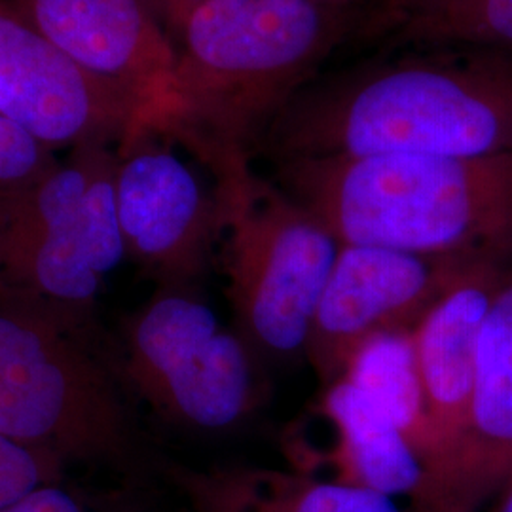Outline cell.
<instances>
[{
    "label": "cell",
    "mask_w": 512,
    "mask_h": 512,
    "mask_svg": "<svg viewBox=\"0 0 512 512\" xmlns=\"http://www.w3.org/2000/svg\"><path fill=\"white\" fill-rule=\"evenodd\" d=\"M511 264L499 258L469 260L410 332L433 435L429 490L421 512L431 511L440 480L463 435L480 332Z\"/></svg>",
    "instance_id": "12"
},
{
    "label": "cell",
    "mask_w": 512,
    "mask_h": 512,
    "mask_svg": "<svg viewBox=\"0 0 512 512\" xmlns=\"http://www.w3.org/2000/svg\"><path fill=\"white\" fill-rule=\"evenodd\" d=\"M12 2L84 73L128 97L141 135L167 137L177 112L179 52L147 0Z\"/></svg>",
    "instance_id": "11"
},
{
    "label": "cell",
    "mask_w": 512,
    "mask_h": 512,
    "mask_svg": "<svg viewBox=\"0 0 512 512\" xmlns=\"http://www.w3.org/2000/svg\"><path fill=\"white\" fill-rule=\"evenodd\" d=\"M323 389L317 412L329 423L332 439L313 463H329L334 480L393 501L408 499L421 512L429 490L427 467L384 406L348 378Z\"/></svg>",
    "instance_id": "14"
},
{
    "label": "cell",
    "mask_w": 512,
    "mask_h": 512,
    "mask_svg": "<svg viewBox=\"0 0 512 512\" xmlns=\"http://www.w3.org/2000/svg\"><path fill=\"white\" fill-rule=\"evenodd\" d=\"M274 169L275 183L340 243L512 262V150L302 158Z\"/></svg>",
    "instance_id": "3"
},
{
    "label": "cell",
    "mask_w": 512,
    "mask_h": 512,
    "mask_svg": "<svg viewBox=\"0 0 512 512\" xmlns=\"http://www.w3.org/2000/svg\"><path fill=\"white\" fill-rule=\"evenodd\" d=\"M109 346L129 397L177 427L230 431L262 403L264 361L196 289H158Z\"/></svg>",
    "instance_id": "7"
},
{
    "label": "cell",
    "mask_w": 512,
    "mask_h": 512,
    "mask_svg": "<svg viewBox=\"0 0 512 512\" xmlns=\"http://www.w3.org/2000/svg\"><path fill=\"white\" fill-rule=\"evenodd\" d=\"M410 48H482L512 52V0H427L378 44Z\"/></svg>",
    "instance_id": "17"
},
{
    "label": "cell",
    "mask_w": 512,
    "mask_h": 512,
    "mask_svg": "<svg viewBox=\"0 0 512 512\" xmlns=\"http://www.w3.org/2000/svg\"><path fill=\"white\" fill-rule=\"evenodd\" d=\"M0 114L54 152L141 135L128 97L84 73L12 0H0Z\"/></svg>",
    "instance_id": "10"
},
{
    "label": "cell",
    "mask_w": 512,
    "mask_h": 512,
    "mask_svg": "<svg viewBox=\"0 0 512 512\" xmlns=\"http://www.w3.org/2000/svg\"><path fill=\"white\" fill-rule=\"evenodd\" d=\"M222 209L220 266L234 327L262 361L304 357L340 241L251 158L211 171Z\"/></svg>",
    "instance_id": "6"
},
{
    "label": "cell",
    "mask_w": 512,
    "mask_h": 512,
    "mask_svg": "<svg viewBox=\"0 0 512 512\" xmlns=\"http://www.w3.org/2000/svg\"><path fill=\"white\" fill-rule=\"evenodd\" d=\"M116 148L88 145L0 192V304L97 327L101 287L126 258L114 202Z\"/></svg>",
    "instance_id": "4"
},
{
    "label": "cell",
    "mask_w": 512,
    "mask_h": 512,
    "mask_svg": "<svg viewBox=\"0 0 512 512\" xmlns=\"http://www.w3.org/2000/svg\"><path fill=\"white\" fill-rule=\"evenodd\" d=\"M181 152L156 135L116 148L114 202L124 253L158 289H196L222 234L217 184Z\"/></svg>",
    "instance_id": "8"
},
{
    "label": "cell",
    "mask_w": 512,
    "mask_h": 512,
    "mask_svg": "<svg viewBox=\"0 0 512 512\" xmlns=\"http://www.w3.org/2000/svg\"><path fill=\"white\" fill-rule=\"evenodd\" d=\"M494 512H512V476L495 495Z\"/></svg>",
    "instance_id": "22"
},
{
    "label": "cell",
    "mask_w": 512,
    "mask_h": 512,
    "mask_svg": "<svg viewBox=\"0 0 512 512\" xmlns=\"http://www.w3.org/2000/svg\"><path fill=\"white\" fill-rule=\"evenodd\" d=\"M427 0H359L353 42L378 44L410 12Z\"/></svg>",
    "instance_id": "20"
},
{
    "label": "cell",
    "mask_w": 512,
    "mask_h": 512,
    "mask_svg": "<svg viewBox=\"0 0 512 512\" xmlns=\"http://www.w3.org/2000/svg\"><path fill=\"white\" fill-rule=\"evenodd\" d=\"M313 2H319V4H327V6H342V8H355V10H357V4H359V0H313Z\"/></svg>",
    "instance_id": "23"
},
{
    "label": "cell",
    "mask_w": 512,
    "mask_h": 512,
    "mask_svg": "<svg viewBox=\"0 0 512 512\" xmlns=\"http://www.w3.org/2000/svg\"><path fill=\"white\" fill-rule=\"evenodd\" d=\"M410 332L412 330H399L370 338L355 351L342 378L363 387L384 406L385 412L418 450L429 476L433 435Z\"/></svg>",
    "instance_id": "16"
},
{
    "label": "cell",
    "mask_w": 512,
    "mask_h": 512,
    "mask_svg": "<svg viewBox=\"0 0 512 512\" xmlns=\"http://www.w3.org/2000/svg\"><path fill=\"white\" fill-rule=\"evenodd\" d=\"M512 476V264L486 315L465 429L429 512H480Z\"/></svg>",
    "instance_id": "13"
},
{
    "label": "cell",
    "mask_w": 512,
    "mask_h": 512,
    "mask_svg": "<svg viewBox=\"0 0 512 512\" xmlns=\"http://www.w3.org/2000/svg\"><path fill=\"white\" fill-rule=\"evenodd\" d=\"M0 437L63 465L131 463L137 425L97 327L0 304Z\"/></svg>",
    "instance_id": "5"
},
{
    "label": "cell",
    "mask_w": 512,
    "mask_h": 512,
    "mask_svg": "<svg viewBox=\"0 0 512 512\" xmlns=\"http://www.w3.org/2000/svg\"><path fill=\"white\" fill-rule=\"evenodd\" d=\"M55 162L54 150L0 114V192L31 183Z\"/></svg>",
    "instance_id": "18"
},
{
    "label": "cell",
    "mask_w": 512,
    "mask_h": 512,
    "mask_svg": "<svg viewBox=\"0 0 512 512\" xmlns=\"http://www.w3.org/2000/svg\"><path fill=\"white\" fill-rule=\"evenodd\" d=\"M0 512H118L92 503L61 482L42 484L16 501L2 505Z\"/></svg>",
    "instance_id": "21"
},
{
    "label": "cell",
    "mask_w": 512,
    "mask_h": 512,
    "mask_svg": "<svg viewBox=\"0 0 512 512\" xmlns=\"http://www.w3.org/2000/svg\"><path fill=\"white\" fill-rule=\"evenodd\" d=\"M473 258L484 256L439 258L340 243L304 349L321 385L342 378L370 338L414 329Z\"/></svg>",
    "instance_id": "9"
},
{
    "label": "cell",
    "mask_w": 512,
    "mask_h": 512,
    "mask_svg": "<svg viewBox=\"0 0 512 512\" xmlns=\"http://www.w3.org/2000/svg\"><path fill=\"white\" fill-rule=\"evenodd\" d=\"M512 150V52L410 48L311 80L255 156H488Z\"/></svg>",
    "instance_id": "1"
},
{
    "label": "cell",
    "mask_w": 512,
    "mask_h": 512,
    "mask_svg": "<svg viewBox=\"0 0 512 512\" xmlns=\"http://www.w3.org/2000/svg\"><path fill=\"white\" fill-rule=\"evenodd\" d=\"M65 469L67 465L57 459L29 452L0 437V507L42 484L61 482Z\"/></svg>",
    "instance_id": "19"
},
{
    "label": "cell",
    "mask_w": 512,
    "mask_h": 512,
    "mask_svg": "<svg viewBox=\"0 0 512 512\" xmlns=\"http://www.w3.org/2000/svg\"><path fill=\"white\" fill-rule=\"evenodd\" d=\"M355 27V8L313 0H207L175 38L177 112L165 139L209 173L255 160L275 118Z\"/></svg>",
    "instance_id": "2"
},
{
    "label": "cell",
    "mask_w": 512,
    "mask_h": 512,
    "mask_svg": "<svg viewBox=\"0 0 512 512\" xmlns=\"http://www.w3.org/2000/svg\"><path fill=\"white\" fill-rule=\"evenodd\" d=\"M194 512H403L399 503L298 469L173 467Z\"/></svg>",
    "instance_id": "15"
}]
</instances>
